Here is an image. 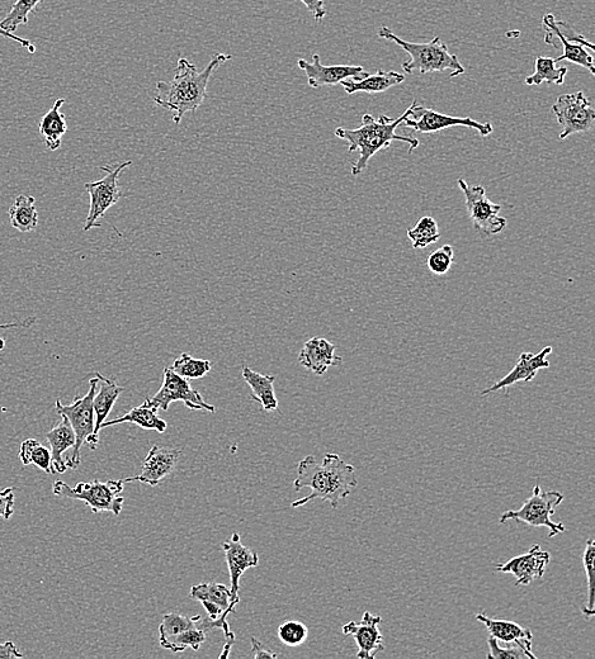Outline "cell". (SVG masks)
<instances>
[{"mask_svg":"<svg viewBox=\"0 0 595 659\" xmlns=\"http://www.w3.org/2000/svg\"><path fill=\"white\" fill-rule=\"evenodd\" d=\"M125 423L136 424L139 425L141 429L155 430L160 434L164 433L168 428L167 421L160 419L158 416V409L150 406L146 401L143 405L134 407V409L127 412V414L117 417V419L105 421V423L102 424V429Z\"/></svg>","mask_w":595,"mask_h":659,"instance_id":"26","label":"cell"},{"mask_svg":"<svg viewBox=\"0 0 595 659\" xmlns=\"http://www.w3.org/2000/svg\"><path fill=\"white\" fill-rule=\"evenodd\" d=\"M221 547H223L226 563H228L229 567L231 596L235 600H240V578H242L244 572L249 570V568L259 566L258 554L252 548L245 547L240 542V535L238 533L231 535L228 542H225Z\"/></svg>","mask_w":595,"mask_h":659,"instance_id":"17","label":"cell"},{"mask_svg":"<svg viewBox=\"0 0 595 659\" xmlns=\"http://www.w3.org/2000/svg\"><path fill=\"white\" fill-rule=\"evenodd\" d=\"M565 499L563 493L557 491L542 492L541 486L533 487L532 496L519 510H509L500 516L499 523H507L508 520H516L533 528H549V538L566 532L564 524H557L551 520L555 514L556 507Z\"/></svg>","mask_w":595,"mask_h":659,"instance_id":"6","label":"cell"},{"mask_svg":"<svg viewBox=\"0 0 595 659\" xmlns=\"http://www.w3.org/2000/svg\"><path fill=\"white\" fill-rule=\"evenodd\" d=\"M172 371L184 379H200L211 372L212 363L205 359L192 358L190 354L183 353L181 357L174 360Z\"/></svg>","mask_w":595,"mask_h":659,"instance_id":"34","label":"cell"},{"mask_svg":"<svg viewBox=\"0 0 595 659\" xmlns=\"http://www.w3.org/2000/svg\"><path fill=\"white\" fill-rule=\"evenodd\" d=\"M231 59V55L216 54L202 71H198L197 66L190 60L179 59L172 82L155 84L158 90V96L154 98L155 104L172 112L173 122L179 125L187 112H197L202 106L212 74Z\"/></svg>","mask_w":595,"mask_h":659,"instance_id":"2","label":"cell"},{"mask_svg":"<svg viewBox=\"0 0 595 659\" xmlns=\"http://www.w3.org/2000/svg\"><path fill=\"white\" fill-rule=\"evenodd\" d=\"M20 461L23 466H36L47 474H54L53 462H51V450L44 447L36 439H27L22 443L20 449Z\"/></svg>","mask_w":595,"mask_h":659,"instance_id":"31","label":"cell"},{"mask_svg":"<svg viewBox=\"0 0 595 659\" xmlns=\"http://www.w3.org/2000/svg\"><path fill=\"white\" fill-rule=\"evenodd\" d=\"M278 638L287 647H299L309 637V629L300 621L290 620L278 628Z\"/></svg>","mask_w":595,"mask_h":659,"instance_id":"39","label":"cell"},{"mask_svg":"<svg viewBox=\"0 0 595 659\" xmlns=\"http://www.w3.org/2000/svg\"><path fill=\"white\" fill-rule=\"evenodd\" d=\"M99 379V391L94 396L93 407L94 416H96V424H94V433L89 436L87 443L92 450L97 449L99 443V431L102 430V424L105 423L108 416H110L113 406H115L118 397L125 391L124 387L118 386L115 379L102 376L101 373H96Z\"/></svg>","mask_w":595,"mask_h":659,"instance_id":"19","label":"cell"},{"mask_svg":"<svg viewBox=\"0 0 595 659\" xmlns=\"http://www.w3.org/2000/svg\"><path fill=\"white\" fill-rule=\"evenodd\" d=\"M552 112L563 128L560 140L568 139L575 134H587L593 128L595 120L593 103L583 92L561 94L552 106Z\"/></svg>","mask_w":595,"mask_h":659,"instance_id":"9","label":"cell"},{"mask_svg":"<svg viewBox=\"0 0 595 659\" xmlns=\"http://www.w3.org/2000/svg\"><path fill=\"white\" fill-rule=\"evenodd\" d=\"M453 260H455V251L451 245H443L442 248L433 251L427 260V267L431 273L436 276H445L452 268Z\"/></svg>","mask_w":595,"mask_h":659,"instance_id":"40","label":"cell"},{"mask_svg":"<svg viewBox=\"0 0 595 659\" xmlns=\"http://www.w3.org/2000/svg\"><path fill=\"white\" fill-rule=\"evenodd\" d=\"M40 3L41 0H16L0 26L8 32H16L18 27L27 25L28 17Z\"/></svg>","mask_w":595,"mask_h":659,"instance_id":"36","label":"cell"},{"mask_svg":"<svg viewBox=\"0 0 595 659\" xmlns=\"http://www.w3.org/2000/svg\"><path fill=\"white\" fill-rule=\"evenodd\" d=\"M14 514V493L13 488L8 487L0 491V518L9 520Z\"/></svg>","mask_w":595,"mask_h":659,"instance_id":"41","label":"cell"},{"mask_svg":"<svg viewBox=\"0 0 595 659\" xmlns=\"http://www.w3.org/2000/svg\"><path fill=\"white\" fill-rule=\"evenodd\" d=\"M489 659H537L532 651L533 644L527 643H508L507 647H500L499 640L489 637Z\"/></svg>","mask_w":595,"mask_h":659,"instance_id":"35","label":"cell"},{"mask_svg":"<svg viewBox=\"0 0 595 659\" xmlns=\"http://www.w3.org/2000/svg\"><path fill=\"white\" fill-rule=\"evenodd\" d=\"M35 321V319H27L26 321L20 322H13V324H7V325H0V329H11V327H20V326H31L32 322ZM4 346H6V341L4 339L0 338V352L4 349Z\"/></svg>","mask_w":595,"mask_h":659,"instance_id":"46","label":"cell"},{"mask_svg":"<svg viewBox=\"0 0 595 659\" xmlns=\"http://www.w3.org/2000/svg\"><path fill=\"white\" fill-rule=\"evenodd\" d=\"M252 653L255 659L259 658H267V659H273L277 658V653H273L269 651L267 647H264V644L259 642L257 638L252 637Z\"/></svg>","mask_w":595,"mask_h":659,"instance_id":"43","label":"cell"},{"mask_svg":"<svg viewBox=\"0 0 595 659\" xmlns=\"http://www.w3.org/2000/svg\"><path fill=\"white\" fill-rule=\"evenodd\" d=\"M299 68L304 71L311 88L332 87L340 84L343 80L360 77L365 73L363 66L357 65H332L325 66L321 64L318 54L313 55L311 63L304 59L297 61Z\"/></svg>","mask_w":595,"mask_h":659,"instance_id":"16","label":"cell"},{"mask_svg":"<svg viewBox=\"0 0 595 659\" xmlns=\"http://www.w3.org/2000/svg\"><path fill=\"white\" fill-rule=\"evenodd\" d=\"M406 235L412 241L414 249L428 248L429 245L436 244L441 239L438 222L431 216L420 218L414 229L408 230Z\"/></svg>","mask_w":595,"mask_h":659,"instance_id":"32","label":"cell"},{"mask_svg":"<svg viewBox=\"0 0 595 659\" xmlns=\"http://www.w3.org/2000/svg\"><path fill=\"white\" fill-rule=\"evenodd\" d=\"M190 597L193 600L200 601L201 604L216 605L223 610L235 611V606L240 602V600L233 599L229 587L216 582L200 583V585L192 586Z\"/></svg>","mask_w":595,"mask_h":659,"instance_id":"29","label":"cell"},{"mask_svg":"<svg viewBox=\"0 0 595 659\" xmlns=\"http://www.w3.org/2000/svg\"><path fill=\"white\" fill-rule=\"evenodd\" d=\"M124 480L107 482H80L77 486H69L64 481H56L53 493L56 497L72 499L85 502L91 507L94 514L99 512H112L113 515L121 514L125 499L121 497L124 491Z\"/></svg>","mask_w":595,"mask_h":659,"instance_id":"5","label":"cell"},{"mask_svg":"<svg viewBox=\"0 0 595 659\" xmlns=\"http://www.w3.org/2000/svg\"><path fill=\"white\" fill-rule=\"evenodd\" d=\"M23 654L18 651L12 642L0 643V659L22 658Z\"/></svg>","mask_w":595,"mask_h":659,"instance_id":"45","label":"cell"},{"mask_svg":"<svg viewBox=\"0 0 595 659\" xmlns=\"http://www.w3.org/2000/svg\"><path fill=\"white\" fill-rule=\"evenodd\" d=\"M47 442L51 447V462L55 473H65L68 471V463L64 461L66 450L72 449L77 443L75 433L66 417L61 416V421L46 434Z\"/></svg>","mask_w":595,"mask_h":659,"instance_id":"23","label":"cell"},{"mask_svg":"<svg viewBox=\"0 0 595 659\" xmlns=\"http://www.w3.org/2000/svg\"><path fill=\"white\" fill-rule=\"evenodd\" d=\"M308 11L313 14L316 22H321L327 16V9H325V0H300Z\"/></svg>","mask_w":595,"mask_h":659,"instance_id":"42","label":"cell"},{"mask_svg":"<svg viewBox=\"0 0 595 659\" xmlns=\"http://www.w3.org/2000/svg\"><path fill=\"white\" fill-rule=\"evenodd\" d=\"M476 620L483 623L493 637L504 643H527L533 644V634L530 629L523 628L514 621L491 619L485 614L476 615Z\"/></svg>","mask_w":595,"mask_h":659,"instance_id":"25","label":"cell"},{"mask_svg":"<svg viewBox=\"0 0 595 659\" xmlns=\"http://www.w3.org/2000/svg\"><path fill=\"white\" fill-rule=\"evenodd\" d=\"M552 353V346H546L540 353H522L519 357L516 367L510 371L507 376L500 379L494 386L481 392V396H489L491 393L514 386L518 382L531 383L536 378L538 371L550 367L547 357Z\"/></svg>","mask_w":595,"mask_h":659,"instance_id":"18","label":"cell"},{"mask_svg":"<svg viewBox=\"0 0 595 659\" xmlns=\"http://www.w3.org/2000/svg\"><path fill=\"white\" fill-rule=\"evenodd\" d=\"M8 216L12 227L22 234L35 231L39 226V212H37L35 197L20 194L9 208Z\"/></svg>","mask_w":595,"mask_h":659,"instance_id":"28","label":"cell"},{"mask_svg":"<svg viewBox=\"0 0 595 659\" xmlns=\"http://www.w3.org/2000/svg\"><path fill=\"white\" fill-rule=\"evenodd\" d=\"M145 401L155 409L163 411H167L173 402H183L187 409L193 411L206 410L211 414L216 411L215 406L207 404L188 379L179 377L170 367L164 369L163 384L157 395L146 398Z\"/></svg>","mask_w":595,"mask_h":659,"instance_id":"12","label":"cell"},{"mask_svg":"<svg viewBox=\"0 0 595 659\" xmlns=\"http://www.w3.org/2000/svg\"><path fill=\"white\" fill-rule=\"evenodd\" d=\"M554 20V14H546L542 20V27L543 30H545V42L547 45L564 47L563 55L555 59L556 63H560V61H569V63L582 66V68L587 69L590 74L594 75L595 66L592 54H590L583 45L574 44V42L565 40L564 37L557 32L554 26Z\"/></svg>","mask_w":595,"mask_h":659,"instance_id":"20","label":"cell"},{"mask_svg":"<svg viewBox=\"0 0 595 659\" xmlns=\"http://www.w3.org/2000/svg\"><path fill=\"white\" fill-rule=\"evenodd\" d=\"M379 36L381 39L394 42L408 52L410 59L403 64L406 74H413L417 70L422 74L451 71L450 78H457L465 74L464 65L460 63L456 55L451 54L447 45L443 44L439 37H434L427 44H415V42L400 39L387 27L380 28Z\"/></svg>","mask_w":595,"mask_h":659,"instance_id":"4","label":"cell"},{"mask_svg":"<svg viewBox=\"0 0 595 659\" xmlns=\"http://www.w3.org/2000/svg\"><path fill=\"white\" fill-rule=\"evenodd\" d=\"M181 457L182 450L154 445L146 455L139 476L125 478L124 483L141 482L150 487H157L174 472Z\"/></svg>","mask_w":595,"mask_h":659,"instance_id":"13","label":"cell"},{"mask_svg":"<svg viewBox=\"0 0 595 659\" xmlns=\"http://www.w3.org/2000/svg\"><path fill=\"white\" fill-rule=\"evenodd\" d=\"M99 379L93 377L89 381V391L83 397L75 398L73 404L64 406L60 400H56L55 409L60 416L66 417L75 433V447L73 448L72 457H70L68 468L77 469L80 461H82V447L89 436L94 433V424H96V416H94L93 401L96 396Z\"/></svg>","mask_w":595,"mask_h":659,"instance_id":"7","label":"cell"},{"mask_svg":"<svg viewBox=\"0 0 595 659\" xmlns=\"http://www.w3.org/2000/svg\"><path fill=\"white\" fill-rule=\"evenodd\" d=\"M0 36L18 42V44H20L21 46L26 47V49L28 50V52H30V54H35L36 52V46L33 45L30 40L23 39V37L17 36L16 33L8 32L4 30L2 26H0Z\"/></svg>","mask_w":595,"mask_h":659,"instance_id":"44","label":"cell"},{"mask_svg":"<svg viewBox=\"0 0 595 659\" xmlns=\"http://www.w3.org/2000/svg\"><path fill=\"white\" fill-rule=\"evenodd\" d=\"M131 165V160L118 164L113 168L106 165V167L101 168L103 172H106L105 177L97 180V182L85 184V191L91 197V206H89L87 220H85L83 227L84 232L91 231L94 227H101L99 220L124 197V193H122L120 186H118V178Z\"/></svg>","mask_w":595,"mask_h":659,"instance_id":"8","label":"cell"},{"mask_svg":"<svg viewBox=\"0 0 595 659\" xmlns=\"http://www.w3.org/2000/svg\"><path fill=\"white\" fill-rule=\"evenodd\" d=\"M65 104L64 98H59L54 103L53 108L41 118L39 131L42 139L45 141L46 148L50 151H56L61 148L63 144V137L68 132V125H66V118L61 107Z\"/></svg>","mask_w":595,"mask_h":659,"instance_id":"24","label":"cell"},{"mask_svg":"<svg viewBox=\"0 0 595 659\" xmlns=\"http://www.w3.org/2000/svg\"><path fill=\"white\" fill-rule=\"evenodd\" d=\"M357 485L356 469L352 464L344 462L338 454H325L321 463L314 455H308L299 463L294 487L296 492L310 488L311 493L292 502L291 506L297 509L319 499L329 502L333 509H338L340 500L351 495Z\"/></svg>","mask_w":595,"mask_h":659,"instance_id":"1","label":"cell"},{"mask_svg":"<svg viewBox=\"0 0 595 659\" xmlns=\"http://www.w3.org/2000/svg\"><path fill=\"white\" fill-rule=\"evenodd\" d=\"M403 123L404 126L413 128L414 131L420 132V134H437V132L457 126L472 128L483 137L493 134L494 131V127L490 122L483 123L472 120L470 117L443 115V113L433 111V109L419 106L417 101H414L412 106L409 107V115Z\"/></svg>","mask_w":595,"mask_h":659,"instance_id":"11","label":"cell"},{"mask_svg":"<svg viewBox=\"0 0 595 659\" xmlns=\"http://www.w3.org/2000/svg\"><path fill=\"white\" fill-rule=\"evenodd\" d=\"M405 77L396 71L379 70L376 74H367L366 71L360 77L343 80L340 82L347 94L356 93H384L390 88L403 83Z\"/></svg>","mask_w":595,"mask_h":659,"instance_id":"22","label":"cell"},{"mask_svg":"<svg viewBox=\"0 0 595 659\" xmlns=\"http://www.w3.org/2000/svg\"><path fill=\"white\" fill-rule=\"evenodd\" d=\"M337 346L330 343L327 339L315 338L306 341L299 355V362L302 367L313 372L316 376H324L330 367H338L343 363V359L335 355Z\"/></svg>","mask_w":595,"mask_h":659,"instance_id":"21","label":"cell"},{"mask_svg":"<svg viewBox=\"0 0 595 659\" xmlns=\"http://www.w3.org/2000/svg\"><path fill=\"white\" fill-rule=\"evenodd\" d=\"M551 556L542 551L540 545H532L530 551L510 559L507 563L497 564L495 571L510 573L517 578L516 586H528L532 581L545 575Z\"/></svg>","mask_w":595,"mask_h":659,"instance_id":"14","label":"cell"},{"mask_svg":"<svg viewBox=\"0 0 595 659\" xmlns=\"http://www.w3.org/2000/svg\"><path fill=\"white\" fill-rule=\"evenodd\" d=\"M568 74V68L557 66L555 59L540 56L535 61V73L527 77L524 83L527 85H541L542 83H551L563 85Z\"/></svg>","mask_w":595,"mask_h":659,"instance_id":"30","label":"cell"},{"mask_svg":"<svg viewBox=\"0 0 595 659\" xmlns=\"http://www.w3.org/2000/svg\"><path fill=\"white\" fill-rule=\"evenodd\" d=\"M244 381L252 388V398L262 405L264 411H275L278 409V400L275 391V376H264V374L243 367Z\"/></svg>","mask_w":595,"mask_h":659,"instance_id":"27","label":"cell"},{"mask_svg":"<svg viewBox=\"0 0 595 659\" xmlns=\"http://www.w3.org/2000/svg\"><path fill=\"white\" fill-rule=\"evenodd\" d=\"M206 635L207 634L197 625V627L184 630V632L174 635L172 638L162 640L160 646L174 653H182L186 651L187 648H191L193 651H198L202 644L206 642Z\"/></svg>","mask_w":595,"mask_h":659,"instance_id":"33","label":"cell"},{"mask_svg":"<svg viewBox=\"0 0 595 659\" xmlns=\"http://www.w3.org/2000/svg\"><path fill=\"white\" fill-rule=\"evenodd\" d=\"M382 618L379 615H372L370 611L363 614L360 624L348 623L344 625L342 632L344 635H352L356 640L358 649L357 657L360 659H373L381 651H384V635L380 632L379 625Z\"/></svg>","mask_w":595,"mask_h":659,"instance_id":"15","label":"cell"},{"mask_svg":"<svg viewBox=\"0 0 595 659\" xmlns=\"http://www.w3.org/2000/svg\"><path fill=\"white\" fill-rule=\"evenodd\" d=\"M409 115V108L406 109L404 115H401L396 120L387 116H380L375 118L371 115L362 116L361 127L356 130H348V128L338 127L335 130V136L340 140L348 142V153L360 151V158L352 165V174L354 177L362 174L368 168L370 160L381 150L390 148L394 141L406 142L409 144V154L419 148L420 142L418 139L409 136H399L396 130Z\"/></svg>","mask_w":595,"mask_h":659,"instance_id":"3","label":"cell"},{"mask_svg":"<svg viewBox=\"0 0 595 659\" xmlns=\"http://www.w3.org/2000/svg\"><path fill=\"white\" fill-rule=\"evenodd\" d=\"M200 619L201 615L192 616L191 618V616L176 613L165 614L163 616V623L159 627L160 642L172 638L174 635L181 634L184 630L197 627Z\"/></svg>","mask_w":595,"mask_h":659,"instance_id":"37","label":"cell"},{"mask_svg":"<svg viewBox=\"0 0 595 659\" xmlns=\"http://www.w3.org/2000/svg\"><path fill=\"white\" fill-rule=\"evenodd\" d=\"M458 187L465 194L466 208L475 229L484 235H498L507 227V220L500 216L502 206L486 197L483 186H469L465 179H458Z\"/></svg>","mask_w":595,"mask_h":659,"instance_id":"10","label":"cell"},{"mask_svg":"<svg viewBox=\"0 0 595 659\" xmlns=\"http://www.w3.org/2000/svg\"><path fill=\"white\" fill-rule=\"evenodd\" d=\"M594 562H595V544L594 539L589 538L587 540V545H585V552L583 556V563L585 568V573H587L588 580V602L585 605V608L582 609L584 618L590 620L593 618L595 611V600H594Z\"/></svg>","mask_w":595,"mask_h":659,"instance_id":"38","label":"cell"}]
</instances>
